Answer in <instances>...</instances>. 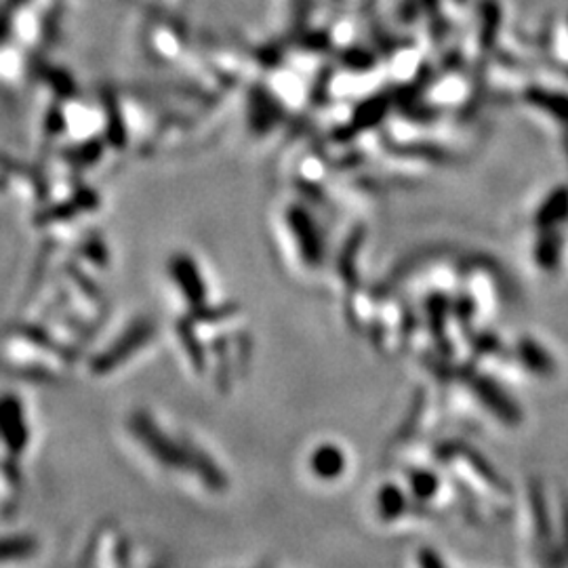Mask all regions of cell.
<instances>
[{
	"label": "cell",
	"instance_id": "2",
	"mask_svg": "<svg viewBox=\"0 0 568 568\" xmlns=\"http://www.w3.org/2000/svg\"><path fill=\"white\" fill-rule=\"evenodd\" d=\"M528 100L541 108H548V112L554 116L568 122V98L565 95H549L548 91H530Z\"/></svg>",
	"mask_w": 568,
	"mask_h": 568
},
{
	"label": "cell",
	"instance_id": "3",
	"mask_svg": "<svg viewBox=\"0 0 568 568\" xmlns=\"http://www.w3.org/2000/svg\"><path fill=\"white\" fill-rule=\"evenodd\" d=\"M314 467L323 476H335L344 467V457L335 448H323L314 457Z\"/></svg>",
	"mask_w": 568,
	"mask_h": 568
},
{
	"label": "cell",
	"instance_id": "4",
	"mask_svg": "<svg viewBox=\"0 0 568 568\" xmlns=\"http://www.w3.org/2000/svg\"><path fill=\"white\" fill-rule=\"evenodd\" d=\"M560 255V244L554 234H548L537 246V262L541 267H554Z\"/></svg>",
	"mask_w": 568,
	"mask_h": 568
},
{
	"label": "cell",
	"instance_id": "5",
	"mask_svg": "<svg viewBox=\"0 0 568 568\" xmlns=\"http://www.w3.org/2000/svg\"><path fill=\"white\" fill-rule=\"evenodd\" d=\"M497 26H499V7L493 0V2H488L487 7H485V28H483V44L485 47H488L490 41L495 39Z\"/></svg>",
	"mask_w": 568,
	"mask_h": 568
},
{
	"label": "cell",
	"instance_id": "1",
	"mask_svg": "<svg viewBox=\"0 0 568 568\" xmlns=\"http://www.w3.org/2000/svg\"><path fill=\"white\" fill-rule=\"evenodd\" d=\"M568 217V190H556L548 199V203L541 206L539 215H537V224L549 227L556 225Z\"/></svg>",
	"mask_w": 568,
	"mask_h": 568
}]
</instances>
